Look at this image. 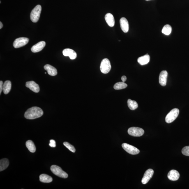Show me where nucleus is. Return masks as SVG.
Segmentation results:
<instances>
[{
  "instance_id": "nucleus-11",
  "label": "nucleus",
  "mask_w": 189,
  "mask_h": 189,
  "mask_svg": "<svg viewBox=\"0 0 189 189\" xmlns=\"http://www.w3.org/2000/svg\"><path fill=\"white\" fill-rule=\"evenodd\" d=\"M168 73L166 70H163L161 72L159 76V83L162 86H165L167 85Z\"/></svg>"
},
{
  "instance_id": "nucleus-29",
  "label": "nucleus",
  "mask_w": 189,
  "mask_h": 189,
  "mask_svg": "<svg viewBox=\"0 0 189 189\" xmlns=\"http://www.w3.org/2000/svg\"><path fill=\"white\" fill-rule=\"evenodd\" d=\"M3 82L2 81H0V94H1L3 89Z\"/></svg>"
},
{
  "instance_id": "nucleus-27",
  "label": "nucleus",
  "mask_w": 189,
  "mask_h": 189,
  "mask_svg": "<svg viewBox=\"0 0 189 189\" xmlns=\"http://www.w3.org/2000/svg\"><path fill=\"white\" fill-rule=\"evenodd\" d=\"M182 153L186 156H189V146H186L183 148L182 150Z\"/></svg>"
},
{
  "instance_id": "nucleus-22",
  "label": "nucleus",
  "mask_w": 189,
  "mask_h": 189,
  "mask_svg": "<svg viewBox=\"0 0 189 189\" xmlns=\"http://www.w3.org/2000/svg\"><path fill=\"white\" fill-rule=\"evenodd\" d=\"M26 145L29 151L31 152L34 153L36 151V146L33 141L29 140L26 142Z\"/></svg>"
},
{
  "instance_id": "nucleus-25",
  "label": "nucleus",
  "mask_w": 189,
  "mask_h": 189,
  "mask_svg": "<svg viewBox=\"0 0 189 189\" xmlns=\"http://www.w3.org/2000/svg\"><path fill=\"white\" fill-rule=\"evenodd\" d=\"M171 31H172V27L168 24L164 26L162 30V33L167 36L170 34Z\"/></svg>"
},
{
  "instance_id": "nucleus-31",
  "label": "nucleus",
  "mask_w": 189,
  "mask_h": 189,
  "mask_svg": "<svg viewBox=\"0 0 189 189\" xmlns=\"http://www.w3.org/2000/svg\"><path fill=\"white\" fill-rule=\"evenodd\" d=\"M3 27V25L2 23L1 22H0V29H1Z\"/></svg>"
},
{
  "instance_id": "nucleus-19",
  "label": "nucleus",
  "mask_w": 189,
  "mask_h": 189,
  "mask_svg": "<svg viewBox=\"0 0 189 189\" xmlns=\"http://www.w3.org/2000/svg\"><path fill=\"white\" fill-rule=\"evenodd\" d=\"M11 88V83L10 81H5L3 85V91L5 94H7L10 92Z\"/></svg>"
},
{
  "instance_id": "nucleus-4",
  "label": "nucleus",
  "mask_w": 189,
  "mask_h": 189,
  "mask_svg": "<svg viewBox=\"0 0 189 189\" xmlns=\"http://www.w3.org/2000/svg\"><path fill=\"white\" fill-rule=\"evenodd\" d=\"M179 110L177 108L173 109L167 114L165 118V121L167 123H172L178 117Z\"/></svg>"
},
{
  "instance_id": "nucleus-5",
  "label": "nucleus",
  "mask_w": 189,
  "mask_h": 189,
  "mask_svg": "<svg viewBox=\"0 0 189 189\" xmlns=\"http://www.w3.org/2000/svg\"><path fill=\"white\" fill-rule=\"evenodd\" d=\"M100 68L102 73L105 74L108 73L112 68L109 60L107 58L102 60L100 63Z\"/></svg>"
},
{
  "instance_id": "nucleus-9",
  "label": "nucleus",
  "mask_w": 189,
  "mask_h": 189,
  "mask_svg": "<svg viewBox=\"0 0 189 189\" xmlns=\"http://www.w3.org/2000/svg\"><path fill=\"white\" fill-rule=\"evenodd\" d=\"M154 171L152 169H148L145 173L143 177L142 178V183L143 184H146L152 177Z\"/></svg>"
},
{
  "instance_id": "nucleus-21",
  "label": "nucleus",
  "mask_w": 189,
  "mask_h": 189,
  "mask_svg": "<svg viewBox=\"0 0 189 189\" xmlns=\"http://www.w3.org/2000/svg\"><path fill=\"white\" fill-rule=\"evenodd\" d=\"M9 162L7 159H2L0 161V171H3L8 167Z\"/></svg>"
},
{
  "instance_id": "nucleus-12",
  "label": "nucleus",
  "mask_w": 189,
  "mask_h": 189,
  "mask_svg": "<svg viewBox=\"0 0 189 189\" xmlns=\"http://www.w3.org/2000/svg\"><path fill=\"white\" fill-rule=\"evenodd\" d=\"M63 56H69L70 59L74 60L77 57V54L73 49L66 48L64 49L63 52Z\"/></svg>"
},
{
  "instance_id": "nucleus-20",
  "label": "nucleus",
  "mask_w": 189,
  "mask_h": 189,
  "mask_svg": "<svg viewBox=\"0 0 189 189\" xmlns=\"http://www.w3.org/2000/svg\"><path fill=\"white\" fill-rule=\"evenodd\" d=\"M40 181L44 183H50L52 182L53 179L51 176L46 174H42L40 176Z\"/></svg>"
},
{
  "instance_id": "nucleus-3",
  "label": "nucleus",
  "mask_w": 189,
  "mask_h": 189,
  "mask_svg": "<svg viewBox=\"0 0 189 189\" xmlns=\"http://www.w3.org/2000/svg\"><path fill=\"white\" fill-rule=\"evenodd\" d=\"M51 170L53 174L59 177L65 179L68 177V174L63 171L60 167L57 165H53L51 166Z\"/></svg>"
},
{
  "instance_id": "nucleus-30",
  "label": "nucleus",
  "mask_w": 189,
  "mask_h": 189,
  "mask_svg": "<svg viewBox=\"0 0 189 189\" xmlns=\"http://www.w3.org/2000/svg\"><path fill=\"white\" fill-rule=\"evenodd\" d=\"M126 77L125 76H123L121 78V79L122 82H125L126 80Z\"/></svg>"
},
{
  "instance_id": "nucleus-13",
  "label": "nucleus",
  "mask_w": 189,
  "mask_h": 189,
  "mask_svg": "<svg viewBox=\"0 0 189 189\" xmlns=\"http://www.w3.org/2000/svg\"><path fill=\"white\" fill-rule=\"evenodd\" d=\"M46 45V42L44 41L39 42L38 43L33 46L31 49L33 53H37L40 52L43 49Z\"/></svg>"
},
{
  "instance_id": "nucleus-16",
  "label": "nucleus",
  "mask_w": 189,
  "mask_h": 189,
  "mask_svg": "<svg viewBox=\"0 0 189 189\" xmlns=\"http://www.w3.org/2000/svg\"><path fill=\"white\" fill-rule=\"evenodd\" d=\"M105 19L107 24L111 27H114L115 21L114 18L112 14L107 13L105 15Z\"/></svg>"
},
{
  "instance_id": "nucleus-32",
  "label": "nucleus",
  "mask_w": 189,
  "mask_h": 189,
  "mask_svg": "<svg viewBox=\"0 0 189 189\" xmlns=\"http://www.w3.org/2000/svg\"><path fill=\"white\" fill-rule=\"evenodd\" d=\"M146 1H150V0H145Z\"/></svg>"
},
{
  "instance_id": "nucleus-6",
  "label": "nucleus",
  "mask_w": 189,
  "mask_h": 189,
  "mask_svg": "<svg viewBox=\"0 0 189 189\" xmlns=\"http://www.w3.org/2000/svg\"><path fill=\"white\" fill-rule=\"evenodd\" d=\"M128 133L132 136L141 137L143 135L144 131L142 128L133 127L129 129Z\"/></svg>"
},
{
  "instance_id": "nucleus-24",
  "label": "nucleus",
  "mask_w": 189,
  "mask_h": 189,
  "mask_svg": "<svg viewBox=\"0 0 189 189\" xmlns=\"http://www.w3.org/2000/svg\"><path fill=\"white\" fill-rule=\"evenodd\" d=\"M128 86V85L124 82H119L116 83L114 85V88L115 90H121L126 88Z\"/></svg>"
},
{
  "instance_id": "nucleus-8",
  "label": "nucleus",
  "mask_w": 189,
  "mask_h": 189,
  "mask_svg": "<svg viewBox=\"0 0 189 189\" xmlns=\"http://www.w3.org/2000/svg\"><path fill=\"white\" fill-rule=\"evenodd\" d=\"M29 41V39L27 38L21 37L17 38L13 42V46L16 48L22 47L27 44Z\"/></svg>"
},
{
  "instance_id": "nucleus-14",
  "label": "nucleus",
  "mask_w": 189,
  "mask_h": 189,
  "mask_svg": "<svg viewBox=\"0 0 189 189\" xmlns=\"http://www.w3.org/2000/svg\"><path fill=\"white\" fill-rule=\"evenodd\" d=\"M120 24L121 29L123 32H128L129 30V25L126 19L124 17L122 18L120 20Z\"/></svg>"
},
{
  "instance_id": "nucleus-2",
  "label": "nucleus",
  "mask_w": 189,
  "mask_h": 189,
  "mask_svg": "<svg viewBox=\"0 0 189 189\" xmlns=\"http://www.w3.org/2000/svg\"><path fill=\"white\" fill-rule=\"evenodd\" d=\"M41 11V6L39 5H37L32 11L30 14V18L33 22H38L40 18Z\"/></svg>"
},
{
  "instance_id": "nucleus-7",
  "label": "nucleus",
  "mask_w": 189,
  "mask_h": 189,
  "mask_svg": "<svg viewBox=\"0 0 189 189\" xmlns=\"http://www.w3.org/2000/svg\"><path fill=\"white\" fill-rule=\"evenodd\" d=\"M122 147L125 151L130 154L136 155L138 154L140 152V151L137 148L128 144H122Z\"/></svg>"
},
{
  "instance_id": "nucleus-15",
  "label": "nucleus",
  "mask_w": 189,
  "mask_h": 189,
  "mask_svg": "<svg viewBox=\"0 0 189 189\" xmlns=\"http://www.w3.org/2000/svg\"><path fill=\"white\" fill-rule=\"evenodd\" d=\"M168 178L171 181H176L179 179L180 174L176 170H172L169 171L167 175Z\"/></svg>"
},
{
  "instance_id": "nucleus-17",
  "label": "nucleus",
  "mask_w": 189,
  "mask_h": 189,
  "mask_svg": "<svg viewBox=\"0 0 189 189\" xmlns=\"http://www.w3.org/2000/svg\"><path fill=\"white\" fill-rule=\"evenodd\" d=\"M44 69L47 70L49 75L55 76L57 74V70L56 69L49 65H46L44 67Z\"/></svg>"
},
{
  "instance_id": "nucleus-10",
  "label": "nucleus",
  "mask_w": 189,
  "mask_h": 189,
  "mask_svg": "<svg viewBox=\"0 0 189 189\" xmlns=\"http://www.w3.org/2000/svg\"><path fill=\"white\" fill-rule=\"evenodd\" d=\"M26 86L35 93H38L40 91L39 86L34 81H28L26 83Z\"/></svg>"
},
{
  "instance_id": "nucleus-1",
  "label": "nucleus",
  "mask_w": 189,
  "mask_h": 189,
  "mask_svg": "<svg viewBox=\"0 0 189 189\" xmlns=\"http://www.w3.org/2000/svg\"><path fill=\"white\" fill-rule=\"evenodd\" d=\"M43 114V111L41 109L34 107L28 109L25 113L24 116L26 119H33L41 117Z\"/></svg>"
},
{
  "instance_id": "nucleus-28",
  "label": "nucleus",
  "mask_w": 189,
  "mask_h": 189,
  "mask_svg": "<svg viewBox=\"0 0 189 189\" xmlns=\"http://www.w3.org/2000/svg\"><path fill=\"white\" fill-rule=\"evenodd\" d=\"M49 145L52 148H55L56 146V141L53 139H51L50 141V143L49 144Z\"/></svg>"
},
{
  "instance_id": "nucleus-18",
  "label": "nucleus",
  "mask_w": 189,
  "mask_h": 189,
  "mask_svg": "<svg viewBox=\"0 0 189 189\" xmlns=\"http://www.w3.org/2000/svg\"><path fill=\"white\" fill-rule=\"evenodd\" d=\"M150 60V56L148 54L139 57L137 60L138 62L141 65L147 64Z\"/></svg>"
},
{
  "instance_id": "nucleus-23",
  "label": "nucleus",
  "mask_w": 189,
  "mask_h": 189,
  "mask_svg": "<svg viewBox=\"0 0 189 189\" xmlns=\"http://www.w3.org/2000/svg\"><path fill=\"white\" fill-rule=\"evenodd\" d=\"M128 106L131 110H133L137 108L138 107V105L137 102L135 100L129 99L128 100Z\"/></svg>"
},
{
  "instance_id": "nucleus-26",
  "label": "nucleus",
  "mask_w": 189,
  "mask_h": 189,
  "mask_svg": "<svg viewBox=\"0 0 189 189\" xmlns=\"http://www.w3.org/2000/svg\"><path fill=\"white\" fill-rule=\"evenodd\" d=\"M63 145L64 146L67 148L70 151L73 152V153H75L76 150L74 146L70 144L69 143L67 142H65L63 143Z\"/></svg>"
}]
</instances>
